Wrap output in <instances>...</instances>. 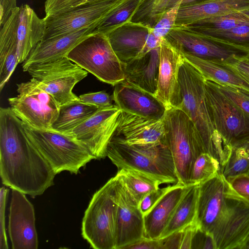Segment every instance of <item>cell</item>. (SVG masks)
Here are the masks:
<instances>
[{
    "mask_svg": "<svg viewBox=\"0 0 249 249\" xmlns=\"http://www.w3.org/2000/svg\"><path fill=\"white\" fill-rule=\"evenodd\" d=\"M0 175L4 185L33 197L53 185L56 175L10 107L0 108Z\"/></svg>",
    "mask_w": 249,
    "mask_h": 249,
    "instance_id": "6da1fadb",
    "label": "cell"
},
{
    "mask_svg": "<svg viewBox=\"0 0 249 249\" xmlns=\"http://www.w3.org/2000/svg\"><path fill=\"white\" fill-rule=\"evenodd\" d=\"M179 100L176 108L184 112L195 125L204 153H207L223 167L232 147L216 130L206 93L205 79L184 58L178 75Z\"/></svg>",
    "mask_w": 249,
    "mask_h": 249,
    "instance_id": "7a4b0ae2",
    "label": "cell"
},
{
    "mask_svg": "<svg viewBox=\"0 0 249 249\" xmlns=\"http://www.w3.org/2000/svg\"><path fill=\"white\" fill-rule=\"evenodd\" d=\"M107 156L119 169L140 172L161 184L178 182L172 154L165 144L130 145L114 134L107 145Z\"/></svg>",
    "mask_w": 249,
    "mask_h": 249,
    "instance_id": "3957f363",
    "label": "cell"
},
{
    "mask_svg": "<svg viewBox=\"0 0 249 249\" xmlns=\"http://www.w3.org/2000/svg\"><path fill=\"white\" fill-rule=\"evenodd\" d=\"M25 134L32 144L57 174L68 171L77 174L80 169L95 159L70 134L52 128H38L23 123Z\"/></svg>",
    "mask_w": 249,
    "mask_h": 249,
    "instance_id": "277c9868",
    "label": "cell"
},
{
    "mask_svg": "<svg viewBox=\"0 0 249 249\" xmlns=\"http://www.w3.org/2000/svg\"><path fill=\"white\" fill-rule=\"evenodd\" d=\"M163 121L165 143L172 154L178 182L189 186L194 162L204 153L197 129L189 116L177 108L168 109Z\"/></svg>",
    "mask_w": 249,
    "mask_h": 249,
    "instance_id": "5b68a950",
    "label": "cell"
},
{
    "mask_svg": "<svg viewBox=\"0 0 249 249\" xmlns=\"http://www.w3.org/2000/svg\"><path fill=\"white\" fill-rule=\"evenodd\" d=\"M115 177L93 195L82 223V235L95 249H115L117 199Z\"/></svg>",
    "mask_w": 249,
    "mask_h": 249,
    "instance_id": "8992f818",
    "label": "cell"
},
{
    "mask_svg": "<svg viewBox=\"0 0 249 249\" xmlns=\"http://www.w3.org/2000/svg\"><path fill=\"white\" fill-rule=\"evenodd\" d=\"M67 57L103 82L114 86L124 80L123 63L105 34L90 35L71 50Z\"/></svg>",
    "mask_w": 249,
    "mask_h": 249,
    "instance_id": "52a82bcc",
    "label": "cell"
},
{
    "mask_svg": "<svg viewBox=\"0 0 249 249\" xmlns=\"http://www.w3.org/2000/svg\"><path fill=\"white\" fill-rule=\"evenodd\" d=\"M23 70L36 80L42 89L51 94L60 107L80 100L72 89L88 72L67 56L33 63Z\"/></svg>",
    "mask_w": 249,
    "mask_h": 249,
    "instance_id": "ba28073f",
    "label": "cell"
},
{
    "mask_svg": "<svg viewBox=\"0 0 249 249\" xmlns=\"http://www.w3.org/2000/svg\"><path fill=\"white\" fill-rule=\"evenodd\" d=\"M18 95L8 101L14 114L24 123L38 128H50L60 106L53 96L32 78L17 85Z\"/></svg>",
    "mask_w": 249,
    "mask_h": 249,
    "instance_id": "9c48e42d",
    "label": "cell"
},
{
    "mask_svg": "<svg viewBox=\"0 0 249 249\" xmlns=\"http://www.w3.org/2000/svg\"><path fill=\"white\" fill-rule=\"evenodd\" d=\"M207 102L216 130L232 147L249 143V115L214 83L205 80Z\"/></svg>",
    "mask_w": 249,
    "mask_h": 249,
    "instance_id": "30bf717a",
    "label": "cell"
},
{
    "mask_svg": "<svg viewBox=\"0 0 249 249\" xmlns=\"http://www.w3.org/2000/svg\"><path fill=\"white\" fill-rule=\"evenodd\" d=\"M211 233L216 249H242L249 239V203L228 185L226 206Z\"/></svg>",
    "mask_w": 249,
    "mask_h": 249,
    "instance_id": "8fae6325",
    "label": "cell"
},
{
    "mask_svg": "<svg viewBox=\"0 0 249 249\" xmlns=\"http://www.w3.org/2000/svg\"><path fill=\"white\" fill-rule=\"evenodd\" d=\"M128 0H101L82 4L57 16L44 17L46 29L43 39L75 32L97 23L101 24Z\"/></svg>",
    "mask_w": 249,
    "mask_h": 249,
    "instance_id": "7c38bea8",
    "label": "cell"
},
{
    "mask_svg": "<svg viewBox=\"0 0 249 249\" xmlns=\"http://www.w3.org/2000/svg\"><path fill=\"white\" fill-rule=\"evenodd\" d=\"M122 110L115 105L99 108L71 132L95 159L107 157V145L119 124Z\"/></svg>",
    "mask_w": 249,
    "mask_h": 249,
    "instance_id": "4fadbf2b",
    "label": "cell"
},
{
    "mask_svg": "<svg viewBox=\"0 0 249 249\" xmlns=\"http://www.w3.org/2000/svg\"><path fill=\"white\" fill-rule=\"evenodd\" d=\"M114 177L117 205L115 249H124L144 237L143 215L119 176Z\"/></svg>",
    "mask_w": 249,
    "mask_h": 249,
    "instance_id": "5bb4252c",
    "label": "cell"
},
{
    "mask_svg": "<svg viewBox=\"0 0 249 249\" xmlns=\"http://www.w3.org/2000/svg\"><path fill=\"white\" fill-rule=\"evenodd\" d=\"M152 28L140 22H126L106 35L123 64L160 46L163 39L155 36Z\"/></svg>",
    "mask_w": 249,
    "mask_h": 249,
    "instance_id": "9a60e30c",
    "label": "cell"
},
{
    "mask_svg": "<svg viewBox=\"0 0 249 249\" xmlns=\"http://www.w3.org/2000/svg\"><path fill=\"white\" fill-rule=\"evenodd\" d=\"M165 37L182 51L203 59H224L233 54L249 53V50L197 33L185 26H175Z\"/></svg>",
    "mask_w": 249,
    "mask_h": 249,
    "instance_id": "2e32d148",
    "label": "cell"
},
{
    "mask_svg": "<svg viewBox=\"0 0 249 249\" xmlns=\"http://www.w3.org/2000/svg\"><path fill=\"white\" fill-rule=\"evenodd\" d=\"M8 232L13 249H37L38 246L32 204L25 194L12 189Z\"/></svg>",
    "mask_w": 249,
    "mask_h": 249,
    "instance_id": "e0dca14e",
    "label": "cell"
},
{
    "mask_svg": "<svg viewBox=\"0 0 249 249\" xmlns=\"http://www.w3.org/2000/svg\"><path fill=\"white\" fill-rule=\"evenodd\" d=\"M184 57L172 41L164 37L160 47V63L157 92L155 95L167 109L176 107L179 100V71Z\"/></svg>",
    "mask_w": 249,
    "mask_h": 249,
    "instance_id": "ac0fdd59",
    "label": "cell"
},
{
    "mask_svg": "<svg viewBox=\"0 0 249 249\" xmlns=\"http://www.w3.org/2000/svg\"><path fill=\"white\" fill-rule=\"evenodd\" d=\"M114 87L113 101L122 111L152 119L164 117L167 108L154 94L124 80Z\"/></svg>",
    "mask_w": 249,
    "mask_h": 249,
    "instance_id": "d6986e66",
    "label": "cell"
},
{
    "mask_svg": "<svg viewBox=\"0 0 249 249\" xmlns=\"http://www.w3.org/2000/svg\"><path fill=\"white\" fill-rule=\"evenodd\" d=\"M228 184L222 174L199 184L196 222L210 233L226 204Z\"/></svg>",
    "mask_w": 249,
    "mask_h": 249,
    "instance_id": "ffe728a7",
    "label": "cell"
},
{
    "mask_svg": "<svg viewBox=\"0 0 249 249\" xmlns=\"http://www.w3.org/2000/svg\"><path fill=\"white\" fill-rule=\"evenodd\" d=\"M114 134L130 145L165 144L163 119H149L122 111Z\"/></svg>",
    "mask_w": 249,
    "mask_h": 249,
    "instance_id": "44dd1931",
    "label": "cell"
},
{
    "mask_svg": "<svg viewBox=\"0 0 249 249\" xmlns=\"http://www.w3.org/2000/svg\"><path fill=\"white\" fill-rule=\"evenodd\" d=\"M100 24L97 23L75 32L42 40L33 49L23 62V69L33 63L67 56L80 41L96 32Z\"/></svg>",
    "mask_w": 249,
    "mask_h": 249,
    "instance_id": "7402d4cb",
    "label": "cell"
},
{
    "mask_svg": "<svg viewBox=\"0 0 249 249\" xmlns=\"http://www.w3.org/2000/svg\"><path fill=\"white\" fill-rule=\"evenodd\" d=\"M249 10V0H209L180 5L176 26H185L199 20Z\"/></svg>",
    "mask_w": 249,
    "mask_h": 249,
    "instance_id": "603a6c76",
    "label": "cell"
},
{
    "mask_svg": "<svg viewBox=\"0 0 249 249\" xmlns=\"http://www.w3.org/2000/svg\"><path fill=\"white\" fill-rule=\"evenodd\" d=\"M190 185L186 186L179 182L174 184L173 187L143 215L145 237L151 239L160 238L177 206Z\"/></svg>",
    "mask_w": 249,
    "mask_h": 249,
    "instance_id": "cb8c5ba5",
    "label": "cell"
},
{
    "mask_svg": "<svg viewBox=\"0 0 249 249\" xmlns=\"http://www.w3.org/2000/svg\"><path fill=\"white\" fill-rule=\"evenodd\" d=\"M160 47L123 64L124 80L155 95L158 89Z\"/></svg>",
    "mask_w": 249,
    "mask_h": 249,
    "instance_id": "d4e9b609",
    "label": "cell"
},
{
    "mask_svg": "<svg viewBox=\"0 0 249 249\" xmlns=\"http://www.w3.org/2000/svg\"><path fill=\"white\" fill-rule=\"evenodd\" d=\"M46 29L44 18H39L28 5H21L18 28L19 63L24 62L33 49L43 39Z\"/></svg>",
    "mask_w": 249,
    "mask_h": 249,
    "instance_id": "484cf974",
    "label": "cell"
},
{
    "mask_svg": "<svg viewBox=\"0 0 249 249\" xmlns=\"http://www.w3.org/2000/svg\"><path fill=\"white\" fill-rule=\"evenodd\" d=\"M180 51L184 58L202 74L206 80L249 93V82L216 59L201 58Z\"/></svg>",
    "mask_w": 249,
    "mask_h": 249,
    "instance_id": "4316f807",
    "label": "cell"
},
{
    "mask_svg": "<svg viewBox=\"0 0 249 249\" xmlns=\"http://www.w3.org/2000/svg\"><path fill=\"white\" fill-rule=\"evenodd\" d=\"M199 184L191 185L181 199L159 239L196 222Z\"/></svg>",
    "mask_w": 249,
    "mask_h": 249,
    "instance_id": "83f0119b",
    "label": "cell"
},
{
    "mask_svg": "<svg viewBox=\"0 0 249 249\" xmlns=\"http://www.w3.org/2000/svg\"><path fill=\"white\" fill-rule=\"evenodd\" d=\"M98 108L80 100L62 106L52 128L62 133L70 134L74 128L93 114Z\"/></svg>",
    "mask_w": 249,
    "mask_h": 249,
    "instance_id": "f1b7e54d",
    "label": "cell"
},
{
    "mask_svg": "<svg viewBox=\"0 0 249 249\" xmlns=\"http://www.w3.org/2000/svg\"><path fill=\"white\" fill-rule=\"evenodd\" d=\"M243 25H249V10L206 18L185 27L197 33L207 35L227 31Z\"/></svg>",
    "mask_w": 249,
    "mask_h": 249,
    "instance_id": "f546056e",
    "label": "cell"
},
{
    "mask_svg": "<svg viewBox=\"0 0 249 249\" xmlns=\"http://www.w3.org/2000/svg\"><path fill=\"white\" fill-rule=\"evenodd\" d=\"M117 174L138 204L146 195L159 188L161 184L158 180L134 170L121 169Z\"/></svg>",
    "mask_w": 249,
    "mask_h": 249,
    "instance_id": "4dcf8cb0",
    "label": "cell"
},
{
    "mask_svg": "<svg viewBox=\"0 0 249 249\" xmlns=\"http://www.w3.org/2000/svg\"><path fill=\"white\" fill-rule=\"evenodd\" d=\"M221 166L215 158L207 153H202L192 167L188 185L200 184L220 173Z\"/></svg>",
    "mask_w": 249,
    "mask_h": 249,
    "instance_id": "1f68e13d",
    "label": "cell"
},
{
    "mask_svg": "<svg viewBox=\"0 0 249 249\" xmlns=\"http://www.w3.org/2000/svg\"><path fill=\"white\" fill-rule=\"evenodd\" d=\"M144 0H129L107 19L100 24L96 32L106 35L130 21Z\"/></svg>",
    "mask_w": 249,
    "mask_h": 249,
    "instance_id": "d6a6232c",
    "label": "cell"
},
{
    "mask_svg": "<svg viewBox=\"0 0 249 249\" xmlns=\"http://www.w3.org/2000/svg\"><path fill=\"white\" fill-rule=\"evenodd\" d=\"M225 178L249 173V143L232 147L231 153L220 173Z\"/></svg>",
    "mask_w": 249,
    "mask_h": 249,
    "instance_id": "836d02e7",
    "label": "cell"
},
{
    "mask_svg": "<svg viewBox=\"0 0 249 249\" xmlns=\"http://www.w3.org/2000/svg\"><path fill=\"white\" fill-rule=\"evenodd\" d=\"M169 1L170 0H144L131 21L140 22L153 28L165 12Z\"/></svg>",
    "mask_w": 249,
    "mask_h": 249,
    "instance_id": "e575fe53",
    "label": "cell"
},
{
    "mask_svg": "<svg viewBox=\"0 0 249 249\" xmlns=\"http://www.w3.org/2000/svg\"><path fill=\"white\" fill-rule=\"evenodd\" d=\"M204 35L249 50V25H240L227 31Z\"/></svg>",
    "mask_w": 249,
    "mask_h": 249,
    "instance_id": "d590c367",
    "label": "cell"
},
{
    "mask_svg": "<svg viewBox=\"0 0 249 249\" xmlns=\"http://www.w3.org/2000/svg\"><path fill=\"white\" fill-rule=\"evenodd\" d=\"M249 82V53L233 54L224 59H216Z\"/></svg>",
    "mask_w": 249,
    "mask_h": 249,
    "instance_id": "8d00e7d4",
    "label": "cell"
},
{
    "mask_svg": "<svg viewBox=\"0 0 249 249\" xmlns=\"http://www.w3.org/2000/svg\"><path fill=\"white\" fill-rule=\"evenodd\" d=\"M180 5L181 3H178L163 14L158 22L152 28V32L155 36L163 39L174 28Z\"/></svg>",
    "mask_w": 249,
    "mask_h": 249,
    "instance_id": "74e56055",
    "label": "cell"
},
{
    "mask_svg": "<svg viewBox=\"0 0 249 249\" xmlns=\"http://www.w3.org/2000/svg\"><path fill=\"white\" fill-rule=\"evenodd\" d=\"M83 0H46L45 18L55 17L78 6Z\"/></svg>",
    "mask_w": 249,
    "mask_h": 249,
    "instance_id": "f35d334b",
    "label": "cell"
},
{
    "mask_svg": "<svg viewBox=\"0 0 249 249\" xmlns=\"http://www.w3.org/2000/svg\"><path fill=\"white\" fill-rule=\"evenodd\" d=\"M231 191L249 203V175L240 174L226 178Z\"/></svg>",
    "mask_w": 249,
    "mask_h": 249,
    "instance_id": "ab89813d",
    "label": "cell"
},
{
    "mask_svg": "<svg viewBox=\"0 0 249 249\" xmlns=\"http://www.w3.org/2000/svg\"><path fill=\"white\" fill-rule=\"evenodd\" d=\"M216 87L249 115V93L238 89L217 84Z\"/></svg>",
    "mask_w": 249,
    "mask_h": 249,
    "instance_id": "60d3db41",
    "label": "cell"
},
{
    "mask_svg": "<svg viewBox=\"0 0 249 249\" xmlns=\"http://www.w3.org/2000/svg\"><path fill=\"white\" fill-rule=\"evenodd\" d=\"M79 98L81 102L96 106L99 108L113 105V95L111 96L104 91L81 94Z\"/></svg>",
    "mask_w": 249,
    "mask_h": 249,
    "instance_id": "b9f144b4",
    "label": "cell"
},
{
    "mask_svg": "<svg viewBox=\"0 0 249 249\" xmlns=\"http://www.w3.org/2000/svg\"><path fill=\"white\" fill-rule=\"evenodd\" d=\"M173 185L159 188L146 195L139 204V207L143 215L146 214Z\"/></svg>",
    "mask_w": 249,
    "mask_h": 249,
    "instance_id": "7bdbcfd3",
    "label": "cell"
},
{
    "mask_svg": "<svg viewBox=\"0 0 249 249\" xmlns=\"http://www.w3.org/2000/svg\"><path fill=\"white\" fill-rule=\"evenodd\" d=\"M9 190L4 187L0 190V249H7L8 245L5 224V212L7 193Z\"/></svg>",
    "mask_w": 249,
    "mask_h": 249,
    "instance_id": "ee69618b",
    "label": "cell"
},
{
    "mask_svg": "<svg viewBox=\"0 0 249 249\" xmlns=\"http://www.w3.org/2000/svg\"><path fill=\"white\" fill-rule=\"evenodd\" d=\"M191 249H216L212 234L198 227L194 236Z\"/></svg>",
    "mask_w": 249,
    "mask_h": 249,
    "instance_id": "f6af8a7d",
    "label": "cell"
},
{
    "mask_svg": "<svg viewBox=\"0 0 249 249\" xmlns=\"http://www.w3.org/2000/svg\"><path fill=\"white\" fill-rule=\"evenodd\" d=\"M124 249H162L160 239H151L144 237Z\"/></svg>",
    "mask_w": 249,
    "mask_h": 249,
    "instance_id": "bcb514c9",
    "label": "cell"
},
{
    "mask_svg": "<svg viewBox=\"0 0 249 249\" xmlns=\"http://www.w3.org/2000/svg\"><path fill=\"white\" fill-rule=\"evenodd\" d=\"M18 7L16 0H0V26L8 20Z\"/></svg>",
    "mask_w": 249,
    "mask_h": 249,
    "instance_id": "7dc6e473",
    "label": "cell"
},
{
    "mask_svg": "<svg viewBox=\"0 0 249 249\" xmlns=\"http://www.w3.org/2000/svg\"><path fill=\"white\" fill-rule=\"evenodd\" d=\"M183 230L161 238L162 249H180Z\"/></svg>",
    "mask_w": 249,
    "mask_h": 249,
    "instance_id": "c3c4849f",
    "label": "cell"
},
{
    "mask_svg": "<svg viewBox=\"0 0 249 249\" xmlns=\"http://www.w3.org/2000/svg\"><path fill=\"white\" fill-rule=\"evenodd\" d=\"M198 227V225L196 222L183 230L180 249H191L194 236Z\"/></svg>",
    "mask_w": 249,
    "mask_h": 249,
    "instance_id": "681fc988",
    "label": "cell"
},
{
    "mask_svg": "<svg viewBox=\"0 0 249 249\" xmlns=\"http://www.w3.org/2000/svg\"><path fill=\"white\" fill-rule=\"evenodd\" d=\"M101 0H83L79 5L88 3L94 2Z\"/></svg>",
    "mask_w": 249,
    "mask_h": 249,
    "instance_id": "f907efd6",
    "label": "cell"
},
{
    "mask_svg": "<svg viewBox=\"0 0 249 249\" xmlns=\"http://www.w3.org/2000/svg\"><path fill=\"white\" fill-rule=\"evenodd\" d=\"M242 249H249V239L243 246Z\"/></svg>",
    "mask_w": 249,
    "mask_h": 249,
    "instance_id": "816d5d0a",
    "label": "cell"
},
{
    "mask_svg": "<svg viewBox=\"0 0 249 249\" xmlns=\"http://www.w3.org/2000/svg\"></svg>",
    "mask_w": 249,
    "mask_h": 249,
    "instance_id": "f5cc1de1",
    "label": "cell"
}]
</instances>
